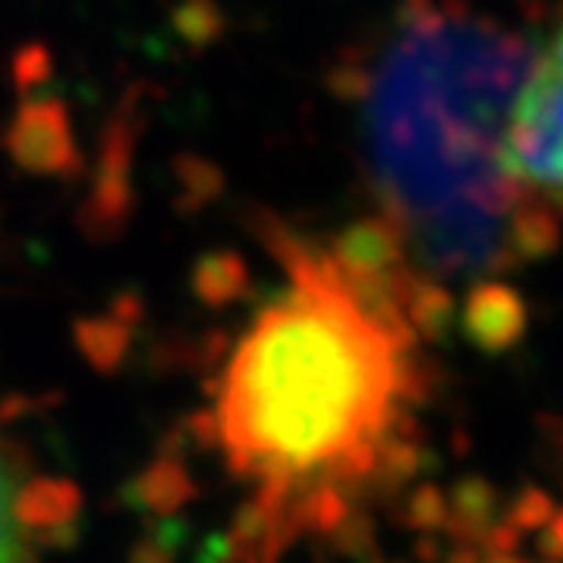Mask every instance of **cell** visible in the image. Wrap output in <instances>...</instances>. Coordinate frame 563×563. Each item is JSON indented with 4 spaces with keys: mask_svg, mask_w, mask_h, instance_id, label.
Here are the masks:
<instances>
[{
    "mask_svg": "<svg viewBox=\"0 0 563 563\" xmlns=\"http://www.w3.org/2000/svg\"><path fill=\"white\" fill-rule=\"evenodd\" d=\"M421 343L418 278L374 228L292 249L214 384L231 478L286 522L367 496L415 428Z\"/></svg>",
    "mask_w": 563,
    "mask_h": 563,
    "instance_id": "6da1fadb",
    "label": "cell"
},
{
    "mask_svg": "<svg viewBox=\"0 0 563 563\" xmlns=\"http://www.w3.org/2000/svg\"><path fill=\"white\" fill-rule=\"evenodd\" d=\"M530 37L459 0H411L356 82L374 228L415 278H478L543 231L503 164Z\"/></svg>",
    "mask_w": 563,
    "mask_h": 563,
    "instance_id": "7a4b0ae2",
    "label": "cell"
},
{
    "mask_svg": "<svg viewBox=\"0 0 563 563\" xmlns=\"http://www.w3.org/2000/svg\"><path fill=\"white\" fill-rule=\"evenodd\" d=\"M503 164L540 228L563 218V0L547 37L530 45L509 109Z\"/></svg>",
    "mask_w": 563,
    "mask_h": 563,
    "instance_id": "3957f363",
    "label": "cell"
},
{
    "mask_svg": "<svg viewBox=\"0 0 563 563\" xmlns=\"http://www.w3.org/2000/svg\"><path fill=\"white\" fill-rule=\"evenodd\" d=\"M34 553V496L14 462V452L0 438V563H31Z\"/></svg>",
    "mask_w": 563,
    "mask_h": 563,
    "instance_id": "277c9868",
    "label": "cell"
}]
</instances>
